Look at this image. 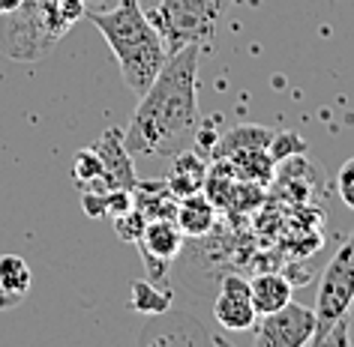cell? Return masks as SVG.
Returning a JSON list of instances; mask_svg holds the SVG:
<instances>
[{
  "label": "cell",
  "mask_w": 354,
  "mask_h": 347,
  "mask_svg": "<svg viewBox=\"0 0 354 347\" xmlns=\"http://www.w3.org/2000/svg\"><path fill=\"white\" fill-rule=\"evenodd\" d=\"M141 257H145V266L150 272V279L159 281L165 272L168 261H174L183 248V230L174 219H147L145 230H141L138 243Z\"/></svg>",
  "instance_id": "9c48e42d"
},
{
  "label": "cell",
  "mask_w": 354,
  "mask_h": 347,
  "mask_svg": "<svg viewBox=\"0 0 354 347\" xmlns=\"http://www.w3.org/2000/svg\"><path fill=\"white\" fill-rule=\"evenodd\" d=\"M129 308L138 311L141 317L162 315V311L171 308V290L159 288V281H153V279H138L136 284H132Z\"/></svg>",
  "instance_id": "2e32d148"
},
{
  "label": "cell",
  "mask_w": 354,
  "mask_h": 347,
  "mask_svg": "<svg viewBox=\"0 0 354 347\" xmlns=\"http://www.w3.org/2000/svg\"><path fill=\"white\" fill-rule=\"evenodd\" d=\"M336 189H339V198L348 210H354V156L339 168V177H336Z\"/></svg>",
  "instance_id": "7402d4cb"
},
{
  "label": "cell",
  "mask_w": 354,
  "mask_h": 347,
  "mask_svg": "<svg viewBox=\"0 0 354 347\" xmlns=\"http://www.w3.org/2000/svg\"><path fill=\"white\" fill-rule=\"evenodd\" d=\"M171 177H168V186L177 198H187L192 192H201L205 189V180H207V165L192 153V150H183L171 159Z\"/></svg>",
  "instance_id": "9a60e30c"
},
{
  "label": "cell",
  "mask_w": 354,
  "mask_h": 347,
  "mask_svg": "<svg viewBox=\"0 0 354 347\" xmlns=\"http://www.w3.org/2000/svg\"><path fill=\"white\" fill-rule=\"evenodd\" d=\"M232 3L234 0H159V6L147 15L162 37L168 54H174L183 46L205 48L223 28Z\"/></svg>",
  "instance_id": "277c9868"
},
{
  "label": "cell",
  "mask_w": 354,
  "mask_h": 347,
  "mask_svg": "<svg viewBox=\"0 0 354 347\" xmlns=\"http://www.w3.org/2000/svg\"><path fill=\"white\" fill-rule=\"evenodd\" d=\"M198 60L201 46L168 54L156 81L138 96L123 144L132 159L162 162L189 150L198 135Z\"/></svg>",
  "instance_id": "6da1fadb"
},
{
  "label": "cell",
  "mask_w": 354,
  "mask_h": 347,
  "mask_svg": "<svg viewBox=\"0 0 354 347\" xmlns=\"http://www.w3.org/2000/svg\"><path fill=\"white\" fill-rule=\"evenodd\" d=\"M214 219H216V204L207 198L205 189L192 192L187 198H177L174 221L180 225L183 237H205L214 228Z\"/></svg>",
  "instance_id": "7c38bea8"
},
{
  "label": "cell",
  "mask_w": 354,
  "mask_h": 347,
  "mask_svg": "<svg viewBox=\"0 0 354 347\" xmlns=\"http://www.w3.org/2000/svg\"><path fill=\"white\" fill-rule=\"evenodd\" d=\"M84 0H24L12 12L6 30V51L12 60H33L48 51L84 15Z\"/></svg>",
  "instance_id": "3957f363"
},
{
  "label": "cell",
  "mask_w": 354,
  "mask_h": 347,
  "mask_svg": "<svg viewBox=\"0 0 354 347\" xmlns=\"http://www.w3.org/2000/svg\"><path fill=\"white\" fill-rule=\"evenodd\" d=\"M96 156L102 162V180L96 189L109 192V189H136V159L129 156L127 144H123V132L109 129L105 135L93 144Z\"/></svg>",
  "instance_id": "30bf717a"
},
{
  "label": "cell",
  "mask_w": 354,
  "mask_h": 347,
  "mask_svg": "<svg viewBox=\"0 0 354 347\" xmlns=\"http://www.w3.org/2000/svg\"><path fill=\"white\" fill-rule=\"evenodd\" d=\"M270 138H273V132L264 129V126H241V129H232L223 141H219L216 159H228L232 153H241V150L270 147Z\"/></svg>",
  "instance_id": "ac0fdd59"
},
{
  "label": "cell",
  "mask_w": 354,
  "mask_h": 347,
  "mask_svg": "<svg viewBox=\"0 0 354 347\" xmlns=\"http://www.w3.org/2000/svg\"><path fill=\"white\" fill-rule=\"evenodd\" d=\"M250 290H252V306L259 311V317L291 302V281L282 272H259L255 279H250Z\"/></svg>",
  "instance_id": "4fadbf2b"
},
{
  "label": "cell",
  "mask_w": 354,
  "mask_h": 347,
  "mask_svg": "<svg viewBox=\"0 0 354 347\" xmlns=\"http://www.w3.org/2000/svg\"><path fill=\"white\" fill-rule=\"evenodd\" d=\"M33 284V272L24 257L0 255V311L19 308Z\"/></svg>",
  "instance_id": "8fae6325"
},
{
  "label": "cell",
  "mask_w": 354,
  "mask_h": 347,
  "mask_svg": "<svg viewBox=\"0 0 354 347\" xmlns=\"http://www.w3.org/2000/svg\"><path fill=\"white\" fill-rule=\"evenodd\" d=\"M111 219H114V230H118V237L123 239V243H138L141 230H145V225H147L145 212H141L138 207L120 212V216H111Z\"/></svg>",
  "instance_id": "ffe728a7"
},
{
  "label": "cell",
  "mask_w": 354,
  "mask_h": 347,
  "mask_svg": "<svg viewBox=\"0 0 354 347\" xmlns=\"http://www.w3.org/2000/svg\"><path fill=\"white\" fill-rule=\"evenodd\" d=\"M24 0H0V15H12L15 10H21Z\"/></svg>",
  "instance_id": "603a6c76"
},
{
  "label": "cell",
  "mask_w": 354,
  "mask_h": 347,
  "mask_svg": "<svg viewBox=\"0 0 354 347\" xmlns=\"http://www.w3.org/2000/svg\"><path fill=\"white\" fill-rule=\"evenodd\" d=\"M315 329H318L315 308L288 302V306L255 320L252 344L255 347H304V344H313Z\"/></svg>",
  "instance_id": "8992f818"
},
{
  "label": "cell",
  "mask_w": 354,
  "mask_h": 347,
  "mask_svg": "<svg viewBox=\"0 0 354 347\" xmlns=\"http://www.w3.org/2000/svg\"><path fill=\"white\" fill-rule=\"evenodd\" d=\"M351 302H354V230H351V237L336 248L330 264L324 266L322 284H318V297H315V320H318L315 338L324 335L327 329L333 324H339L342 317H348Z\"/></svg>",
  "instance_id": "5b68a950"
},
{
  "label": "cell",
  "mask_w": 354,
  "mask_h": 347,
  "mask_svg": "<svg viewBox=\"0 0 354 347\" xmlns=\"http://www.w3.org/2000/svg\"><path fill=\"white\" fill-rule=\"evenodd\" d=\"M73 177L82 189H96L102 180V162L96 156V150H78L75 156V165H73Z\"/></svg>",
  "instance_id": "d6986e66"
},
{
  "label": "cell",
  "mask_w": 354,
  "mask_h": 347,
  "mask_svg": "<svg viewBox=\"0 0 354 347\" xmlns=\"http://www.w3.org/2000/svg\"><path fill=\"white\" fill-rule=\"evenodd\" d=\"M136 207L145 212V219H174L177 212V195L171 192L168 180H153V183H136Z\"/></svg>",
  "instance_id": "5bb4252c"
},
{
  "label": "cell",
  "mask_w": 354,
  "mask_h": 347,
  "mask_svg": "<svg viewBox=\"0 0 354 347\" xmlns=\"http://www.w3.org/2000/svg\"><path fill=\"white\" fill-rule=\"evenodd\" d=\"M150 324L141 329L138 344H225L223 335L207 333L192 315L183 311H162V315L147 317Z\"/></svg>",
  "instance_id": "52a82bcc"
},
{
  "label": "cell",
  "mask_w": 354,
  "mask_h": 347,
  "mask_svg": "<svg viewBox=\"0 0 354 347\" xmlns=\"http://www.w3.org/2000/svg\"><path fill=\"white\" fill-rule=\"evenodd\" d=\"M228 165H234V171L250 183H270V177H273V156L268 153V147L232 153L228 156Z\"/></svg>",
  "instance_id": "e0dca14e"
},
{
  "label": "cell",
  "mask_w": 354,
  "mask_h": 347,
  "mask_svg": "<svg viewBox=\"0 0 354 347\" xmlns=\"http://www.w3.org/2000/svg\"><path fill=\"white\" fill-rule=\"evenodd\" d=\"M84 15L96 24V30L114 51L123 84L141 96L156 81L159 69L168 60V48L150 15L141 10L138 0H118L111 10H84Z\"/></svg>",
  "instance_id": "7a4b0ae2"
},
{
  "label": "cell",
  "mask_w": 354,
  "mask_h": 347,
  "mask_svg": "<svg viewBox=\"0 0 354 347\" xmlns=\"http://www.w3.org/2000/svg\"><path fill=\"white\" fill-rule=\"evenodd\" d=\"M214 320L228 333H246L255 326L259 311L252 306V290H250V279L243 275H225L219 284V293L214 299Z\"/></svg>",
  "instance_id": "ba28073f"
},
{
  "label": "cell",
  "mask_w": 354,
  "mask_h": 347,
  "mask_svg": "<svg viewBox=\"0 0 354 347\" xmlns=\"http://www.w3.org/2000/svg\"><path fill=\"white\" fill-rule=\"evenodd\" d=\"M304 150H306V144L295 135V132H279V135L273 132L268 153L273 156V162H277V159H288V156H304Z\"/></svg>",
  "instance_id": "44dd1931"
}]
</instances>
